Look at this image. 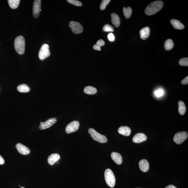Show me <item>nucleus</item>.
<instances>
[{
	"label": "nucleus",
	"instance_id": "f8f14e48",
	"mask_svg": "<svg viewBox=\"0 0 188 188\" xmlns=\"http://www.w3.org/2000/svg\"><path fill=\"white\" fill-rule=\"evenodd\" d=\"M16 147L19 153L22 155H26L30 153V149L21 144H17L16 145Z\"/></svg>",
	"mask_w": 188,
	"mask_h": 188
},
{
	"label": "nucleus",
	"instance_id": "393cba45",
	"mask_svg": "<svg viewBox=\"0 0 188 188\" xmlns=\"http://www.w3.org/2000/svg\"><path fill=\"white\" fill-rule=\"evenodd\" d=\"M164 48L166 50H170L172 49L174 44L172 40L168 39L164 43Z\"/></svg>",
	"mask_w": 188,
	"mask_h": 188
},
{
	"label": "nucleus",
	"instance_id": "f257e3e1",
	"mask_svg": "<svg viewBox=\"0 0 188 188\" xmlns=\"http://www.w3.org/2000/svg\"><path fill=\"white\" fill-rule=\"evenodd\" d=\"M163 6L162 1H154L147 6L145 11V13L149 16L154 15L161 10Z\"/></svg>",
	"mask_w": 188,
	"mask_h": 188
},
{
	"label": "nucleus",
	"instance_id": "aec40b11",
	"mask_svg": "<svg viewBox=\"0 0 188 188\" xmlns=\"http://www.w3.org/2000/svg\"><path fill=\"white\" fill-rule=\"evenodd\" d=\"M178 112L181 115H184L185 114L186 111V108L184 102L179 101L178 102Z\"/></svg>",
	"mask_w": 188,
	"mask_h": 188
},
{
	"label": "nucleus",
	"instance_id": "cd10ccee",
	"mask_svg": "<svg viewBox=\"0 0 188 188\" xmlns=\"http://www.w3.org/2000/svg\"><path fill=\"white\" fill-rule=\"evenodd\" d=\"M179 64L181 66H188V58H183L180 60L179 61Z\"/></svg>",
	"mask_w": 188,
	"mask_h": 188
},
{
	"label": "nucleus",
	"instance_id": "1a4fd4ad",
	"mask_svg": "<svg viewBox=\"0 0 188 188\" xmlns=\"http://www.w3.org/2000/svg\"><path fill=\"white\" fill-rule=\"evenodd\" d=\"M56 121L57 119L56 118H52L47 120L44 122H41L39 129L40 130H44L48 128L55 124Z\"/></svg>",
	"mask_w": 188,
	"mask_h": 188
},
{
	"label": "nucleus",
	"instance_id": "4468645a",
	"mask_svg": "<svg viewBox=\"0 0 188 188\" xmlns=\"http://www.w3.org/2000/svg\"><path fill=\"white\" fill-rule=\"evenodd\" d=\"M139 168L141 171L143 172H146L149 169V164L148 161L146 159H142L139 162Z\"/></svg>",
	"mask_w": 188,
	"mask_h": 188
},
{
	"label": "nucleus",
	"instance_id": "a878e982",
	"mask_svg": "<svg viewBox=\"0 0 188 188\" xmlns=\"http://www.w3.org/2000/svg\"><path fill=\"white\" fill-rule=\"evenodd\" d=\"M103 30L105 32H113L114 28L112 26L106 24L103 27Z\"/></svg>",
	"mask_w": 188,
	"mask_h": 188
},
{
	"label": "nucleus",
	"instance_id": "473e14b6",
	"mask_svg": "<svg viewBox=\"0 0 188 188\" xmlns=\"http://www.w3.org/2000/svg\"><path fill=\"white\" fill-rule=\"evenodd\" d=\"M181 84H183V85H186V84H188V76H187V77H186L185 78L183 79V80L181 81Z\"/></svg>",
	"mask_w": 188,
	"mask_h": 188
},
{
	"label": "nucleus",
	"instance_id": "c85d7f7f",
	"mask_svg": "<svg viewBox=\"0 0 188 188\" xmlns=\"http://www.w3.org/2000/svg\"><path fill=\"white\" fill-rule=\"evenodd\" d=\"M67 1L73 5L78 6H81L82 5V3L77 0H67Z\"/></svg>",
	"mask_w": 188,
	"mask_h": 188
},
{
	"label": "nucleus",
	"instance_id": "f704fd0d",
	"mask_svg": "<svg viewBox=\"0 0 188 188\" xmlns=\"http://www.w3.org/2000/svg\"><path fill=\"white\" fill-rule=\"evenodd\" d=\"M5 163V161L3 157L0 155V164L2 165Z\"/></svg>",
	"mask_w": 188,
	"mask_h": 188
},
{
	"label": "nucleus",
	"instance_id": "9b49d317",
	"mask_svg": "<svg viewBox=\"0 0 188 188\" xmlns=\"http://www.w3.org/2000/svg\"><path fill=\"white\" fill-rule=\"evenodd\" d=\"M147 137L145 134L142 133H139L135 134L133 138V142L135 143H139L147 140Z\"/></svg>",
	"mask_w": 188,
	"mask_h": 188
},
{
	"label": "nucleus",
	"instance_id": "6ab92c4d",
	"mask_svg": "<svg viewBox=\"0 0 188 188\" xmlns=\"http://www.w3.org/2000/svg\"><path fill=\"white\" fill-rule=\"evenodd\" d=\"M172 25L174 28L178 30H182L184 28V26L179 20L172 19L171 21Z\"/></svg>",
	"mask_w": 188,
	"mask_h": 188
},
{
	"label": "nucleus",
	"instance_id": "5701e85b",
	"mask_svg": "<svg viewBox=\"0 0 188 188\" xmlns=\"http://www.w3.org/2000/svg\"><path fill=\"white\" fill-rule=\"evenodd\" d=\"M20 0H8V2L11 9H17L20 2Z\"/></svg>",
	"mask_w": 188,
	"mask_h": 188
},
{
	"label": "nucleus",
	"instance_id": "0eeeda50",
	"mask_svg": "<svg viewBox=\"0 0 188 188\" xmlns=\"http://www.w3.org/2000/svg\"><path fill=\"white\" fill-rule=\"evenodd\" d=\"M69 26L71 30L74 34H78L82 33L83 32V27L78 22L72 21L70 22Z\"/></svg>",
	"mask_w": 188,
	"mask_h": 188
},
{
	"label": "nucleus",
	"instance_id": "e433bc0d",
	"mask_svg": "<svg viewBox=\"0 0 188 188\" xmlns=\"http://www.w3.org/2000/svg\"><path fill=\"white\" fill-rule=\"evenodd\" d=\"M20 188H24V187H21Z\"/></svg>",
	"mask_w": 188,
	"mask_h": 188
},
{
	"label": "nucleus",
	"instance_id": "ddd939ff",
	"mask_svg": "<svg viewBox=\"0 0 188 188\" xmlns=\"http://www.w3.org/2000/svg\"><path fill=\"white\" fill-rule=\"evenodd\" d=\"M111 157L115 163L117 164L120 165L122 162V158L120 154L115 152L111 153Z\"/></svg>",
	"mask_w": 188,
	"mask_h": 188
},
{
	"label": "nucleus",
	"instance_id": "423d86ee",
	"mask_svg": "<svg viewBox=\"0 0 188 188\" xmlns=\"http://www.w3.org/2000/svg\"><path fill=\"white\" fill-rule=\"evenodd\" d=\"M188 134L185 131L178 132L175 134L173 140L176 144L179 145L187 139Z\"/></svg>",
	"mask_w": 188,
	"mask_h": 188
},
{
	"label": "nucleus",
	"instance_id": "72a5a7b5",
	"mask_svg": "<svg viewBox=\"0 0 188 188\" xmlns=\"http://www.w3.org/2000/svg\"><path fill=\"white\" fill-rule=\"evenodd\" d=\"M93 49L95 50H97V51H100L101 50V48L95 44L94 45Z\"/></svg>",
	"mask_w": 188,
	"mask_h": 188
},
{
	"label": "nucleus",
	"instance_id": "a211bd4d",
	"mask_svg": "<svg viewBox=\"0 0 188 188\" xmlns=\"http://www.w3.org/2000/svg\"><path fill=\"white\" fill-rule=\"evenodd\" d=\"M111 22L115 27H118L120 24V19L118 15L115 13L111 14Z\"/></svg>",
	"mask_w": 188,
	"mask_h": 188
},
{
	"label": "nucleus",
	"instance_id": "39448f33",
	"mask_svg": "<svg viewBox=\"0 0 188 188\" xmlns=\"http://www.w3.org/2000/svg\"><path fill=\"white\" fill-rule=\"evenodd\" d=\"M49 48V45L46 44L42 45L38 54L39 58L40 60H43L50 56L51 53L50 52Z\"/></svg>",
	"mask_w": 188,
	"mask_h": 188
},
{
	"label": "nucleus",
	"instance_id": "7c9ffc66",
	"mask_svg": "<svg viewBox=\"0 0 188 188\" xmlns=\"http://www.w3.org/2000/svg\"><path fill=\"white\" fill-rule=\"evenodd\" d=\"M105 44V42L103 40H100L97 42L96 45L97 46L101 47L103 46Z\"/></svg>",
	"mask_w": 188,
	"mask_h": 188
},
{
	"label": "nucleus",
	"instance_id": "2f4dec72",
	"mask_svg": "<svg viewBox=\"0 0 188 188\" xmlns=\"http://www.w3.org/2000/svg\"><path fill=\"white\" fill-rule=\"evenodd\" d=\"M108 38L110 41L113 42L115 40V36L112 33H110L108 35Z\"/></svg>",
	"mask_w": 188,
	"mask_h": 188
},
{
	"label": "nucleus",
	"instance_id": "20e7f679",
	"mask_svg": "<svg viewBox=\"0 0 188 188\" xmlns=\"http://www.w3.org/2000/svg\"><path fill=\"white\" fill-rule=\"evenodd\" d=\"M88 131L94 140L101 143H106L107 142L106 136L99 133L95 129L91 128L89 129Z\"/></svg>",
	"mask_w": 188,
	"mask_h": 188
},
{
	"label": "nucleus",
	"instance_id": "b1692460",
	"mask_svg": "<svg viewBox=\"0 0 188 188\" xmlns=\"http://www.w3.org/2000/svg\"><path fill=\"white\" fill-rule=\"evenodd\" d=\"M124 15L126 19H129L130 17L132 12V9L130 7L123 8Z\"/></svg>",
	"mask_w": 188,
	"mask_h": 188
},
{
	"label": "nucleus",
	"instance_id": "7ed1b4c3",
	"mask_svg": "<svg viewBox=\"0 0 188 188\" xmlns=\"http://www.w3.org/2000/svg\"><path fill=\"white\" fill-rule=\"evenodd\" d=\"M104 176L107 185L110 187H114L115 184L116 180L114 173L111 170L109 169H107L105 171Z\"/></svg>",
	"mask_w": 188,
	"mask_h": 188
},
{
	"label": "nucleus",
	"instance_id": "f3484780",
	"mask_svg": "<svg viewBox=\"0 0 188 188\" xmlns=\"http://www.w3.org/2000/svg\"><path fill=\"white\" fill-rule=\"evenodd\" d=\"M60 155L58 154L54 153L50 155L48 158V162L51 165L54 164L55 163L60 159Z\"/></svg>",
	"mask_w": 188,
	"mask_h": 188
},
{
	"label": "nucleus",
	"instance_id": "2eb2a0df",
	"mask_svg": "<svg viewBox=\"0 0 188 188\" xmlns=\"http://www.w3.org/2000/svg\"><path fill=\"white\" fill-rule=\"evenodd\" d=\"M150 29L148 27L144 28L140 31V38L145 40L148 38L150 35Z\"/></svg>",
	"mask_w": 188,
	"mask_h": 188
},
{
	"label": "nucleus",
	"instance_id": "f03ea898",
	"mask_svg": "<svg viewBox=\"0 0 188 188\" xmlns=\"http://www.w3.org/2000/svg\"><path fill=\"white\" fill-rule=\"evenodd\" d=\"M14 48L18 54L22 55L25 51V42L23 37L20 36L15 38L14 41Z\"/></svg>",
	"mask_w": 188,
	"mask_h": 188
},
{
	"label": "nucleus",
	"instance_id": "6e6552de",
	"mask_svg": "<svg viewBox=\"0 0 188 188\" xmlns=\"http://www.w3.org/2000/svg\"><path fill=\"white\" fill-rule=\"evenodd\" d=\"M79 126V124L78 121L72 122L66 126L65 129L66 132L67 134L75 132L78 129Z\"/></svg>",
	"mask_w": 188,
	"mask_h": 188
},
{
	"label": "nucleus",
	"instance_id": "412c9836",
	"mask_svg": "<svg viewBox=\"0 0 188 188\" xmlns=\"http://www.w3.org/2000/svg\"><path fill=\"white\" fill-rule=\"evenodd\" d=\"M17 90L19 92H22V93H26V92L30 91V87L26 84H22L17 87Z\"/></svg>",
	"mask_w": 188,
	"mask_h": 188
},
{
	"label": "nucleus",
	"instance_id": "c9c22d12",
	"mask_svg": "<svg viewBox=\"0 0 188 188\" xmlns=\"http://www.w3.org/2000/svg\"><path fill=\"white\" fill-rule=\"evenodd\" d=\"M165 188H177V187L172 185H170L166 186Z\"/></svg>",
	"mask_w": 188,
	"mask_h": 188
},
{
	"label": "nucleus",
	"instance_id": "4be33fe9",
	"mask_svg": "<svg viewBox=\"0 0 188 188\" xmlns=\"http://www.w3.org/2000/svg\"><path fill=\"white\" fill-rule=\"evenodd\" d=\"M84 92L88 95H94L97 92V89L92 86H87L85 87Z\"/></svg>",
	"mask_w": 188,
	"mask_h": 188
},
{
	"label": "nucleus",
	"instance_id": "9d476101",
	"mask_svg": "<svg viewBox=\"0 0 188 188\" xmlns=\"http://www.w3.org/2000/svg\"><path fill=\"white\" fill-rule=\"evenodd\" d=\"M41 1L40 0H35L34 1L33 6V15L34 17L36 18L38 17L41 9Z\"/></svg>",
	"mask_w": 188,
	"mask_h": 188
},
{
	"label": "nucleus",
	"instance_id": "dca6fc26",
	"mask_svg": "<svg viewBox=\"0 0 188 188\" xmlns=\"http://www.w3.org/2000/svg\"><path fill=\"white\" fill-rule=\"evenodd\" d=\"M118 131L122 135L128 136L131 134V130L127 126H122L118 129Z\"/></svg>",
	"mask_w": 188,
	"mask_h": 188
},
{
	"label": "nucleus",
	"instance_id": "c756f323",
	"mask_svg": "<svg viewBox=\"0 0 188 188\" xmlns=\"http://www.w3.org/2000/svg\"><path fill=\"white\" fill-rule=\"evenodd\" d=\"M163 91L161 89H160L155 92V95L157 97H160L163 95Z\"/></svg>",
	"mask_w": 188,
	"mask_h": 188
},
{
	"label": "nucleus",
	"instance_id": "bb28decb",
	"mask_svg": "<svg viewBox=\"0 0 188 188\" xmlns=\"http://www.w3.org/2000/svg\"><path fill=\"white\" fill-rule=\"evenodd\" d=\"M111 1L110 0H103L101 1L100 5V9L102 10H104L106 6Z\"/></svg>",
	"mask_w": 188,
	"mask_h": 188
}]
</instances>
